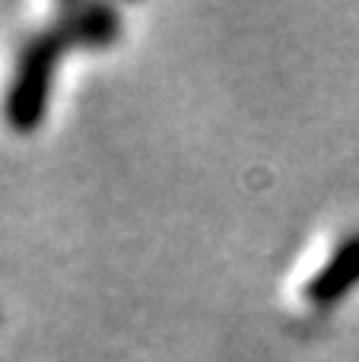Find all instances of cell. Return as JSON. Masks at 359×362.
<instances>
[{
	"label": "cell",
	"instance_id": "1",
	"mask_svg": "<svg viewBox=\"0 0 359 362\" xmlns=\"http://www.w3.org/2000/svg\"><path fill=\"white\" fill-rule=\"evenodd\" d=\"M114 32V16L108 10H80L64 23L38 32L23 48V57L13 74V86L6 93V118L16 131H32L45 112L51 86V70L67 45L76 42H105Z\"/></svg>",
	"mask_w": 359,
	"mask_h": 362
},
{
	"label": "cell",
	"instance_id": "2",
	"mask_svg": "<svg viewBox=\"0 0 359 362\" xmlns=\"http://www.w3.org/2000/svg\"><path fill=\"white\" fill-rule=\"evenodd\" d=\"M356 286H359V232L350 235L347 242L334 251V257L312 276L305 296H309L315 305H334L337 299H343V296Z\"/></svg>",
	"mask_w": 359,
	"mask_h": 362
}]
</instances>
